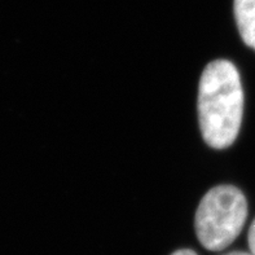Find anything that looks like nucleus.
Wrapping results in <instances>:
<instances>
[{"instance_id":"nucleus-1","label":"nucleus","mask_w":255,"mask_h":255,"mask_svg":"<svg viewBox=\"0 0 255 255\" xmlns=\"http://www.w3.org/2000/svg\"><path fill=\"white\" fill-rule=\"evenodd\" d=\"M198 121L209 146L232 145L240 132L244 114V90L239 70L228 60L206 65L198 86Z\"/></svg>"},{"instance_id":"nucleus-3","label":"nucleus","mask_w":255,"mask_h":255,"mask_svg":"<svg viewBox=\"0 0 255 255\" xmlns=\"http://www.w3.org/2000/svg\"><path fill=\"white\" fill-rule=\"evenodd\" d=\"M235 17L244 43L255 51V0H235Z\"/></svg>"},{"instance_id":"nucleus-4","label":"nucleus","mask_w":255,"mask_h":255,"mask_svg":"<svg viewBox=\"0 0 255 255\" xmlns=\"http://www.w3.org/2000/svg\"><path fill=\"white\" fill-rule=\"evenodd\" d=\"M248 243H249L250 252L253 255H255V219L250 226L249 230V236H248Z\"/></svg>"},{"instance_id":"nucleus-2","label":"nucleus","mask_w":255,"mask_h":255,"mask_svg":"<svg viewBox=\"0 0 255 255\" xmlns=\"http://www.w3.org/2000/svg\"><path fill=\"white\" fill-rule=\"evenodd\" d=\"M248 218L244 193L233 185H218L198 205L194 230L201 245L211 252L226 249L243 231Z\"/></svg>"},{"instance_id":"nucleus-5","label":"nucleus","mask_w":255,"mask_h":255,"mask_svg":"<svg viewBox=\"0 0 255 255\" xmlns=\"http://www.w3.org/2000/svg\"><path fill=\"white\" fill-rule=\"evenodd\" d=\"M171 255H197L193 250H189V249H181V250H176L175 253H172Z\"/></svg>"},{"instance_id":"nucleus-6","label":"nucleus","mask_w":255,"mask_h":255,"mask_svg":"<svg viewBox=\"0 0 255 255\" xmlns=\"http://www.w3.org/2000/svg\"><path fill=\"white\" fill-rule=\"evenodd\" d=\"M224 255H253V254H250V253H245V252H232Z\"/></svg>"}]
</instances>
